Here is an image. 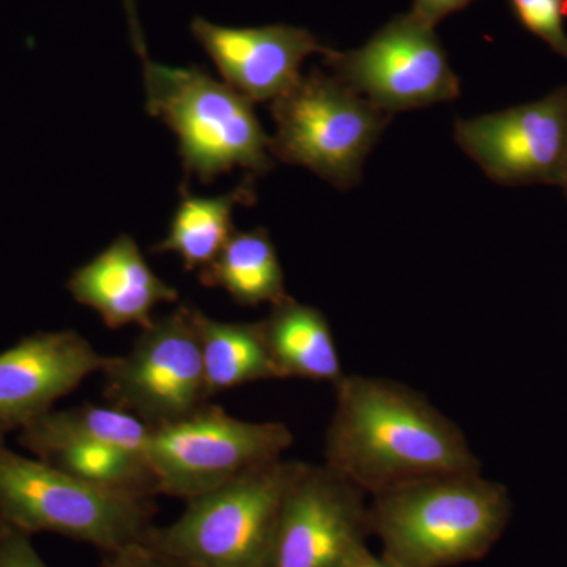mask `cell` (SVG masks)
Segmentation results:
<instances>
[{
	"label": "cell",
	"mask_w": 567,
	"mask_h": 567,
	"mask_svg": "<svg viewBox=\"0 0 567 567\" xmlns=\"http://www.w3.org/2000/svg\"><path fill=\"white\" fill-rule=\"evenodd\" d=\"M37 458L103 491L158 495V483L147 458L117 447L66 446Z\"/></svg>",
	"instance_id": "20"
},
{
	"label": "cell",
	"mask_w": 567,
	"mask_h": 567,
	"mask_svg": "<svg viewBox=\"0 0 567 567\" xmlns=\"http://www.w3.org/2000/svg\"><path fill=\"white\" fill-rule=\"evenodd\" d=\"M371 536L395 567H454L486 557L505 532L511 502L477 473L423 477L369 496Z\"/></svg>",
	"instance_id": "2"
},
{
	"label": "cell",
	"mask_w": 567,
	"mask_h": 567,
	"mask_svg": "<svg viewBox=\"0 0 567 567\" xmlns=\"http://www.w3.org/2000/svg\"><path fill=\"white\" fill-rule=\"evenodd\" d=\"M7 527H9V525H7L6 522L2 520V517H0V537H2L3 532H6Z\"/></svg>",
	"instance_id": "28"
},
{
	"label": "cell",
	"mask_w": 567,
	"mask_h": 567,
	"mask_svg": "<svg viewBox=\"0 0 567 567\" xmlns=\"http://www.w3.org/2000/svg\"><path fill=\"white\" fill-rule=\"evenodd\" d=\"M270 111L276 125L271 156L303 166L339 189L357 185L390 122V114L319 70L295 82Z\"/></svg>",
	"instance_id": "5"
},
{
	"label": "cell",
	"mask_w": 567,
	"mask_h": 567,
	"mask_svg": "<svg viewBox=\"0 0 567 567\" xmlns=\"http://www.w3.org/2000/svg\"><path fill=\"white\" fill-rule=\"evenodd\" d=\"M66 289L111 330L126 324L148 327L159 305L178 300L177 289L152 270L140 246L125 234L76 268Z\"/></svg>",
	"instance_id": "14"
},
{
	"label": "cell",
	"mask_w": 567,
	"mask_h": 567,
	"mask_svg": "<svg viewBox=\"0 0 567 567\" xmlns=\"http://www.w3.org/2000/svg\"><path fill=\"white\" fill-rule=\"evenodd\" d=\"M104 555H106L104 567H193L188 563L159 550L147 539Z\"/></svg>",
	"instance_id": "22"
},
{
	"label": "cell",
	"mask_w": 567,
	"mask_h": 567,
	"mask_svg": "<svg viewBox=\"0 0 567 567\" xmlns=\"http://www.w3.org/2000/svg\"><path fill=\"white\" fill-rule=\"evenodd\" d=\"M511 3L518 20L529 32L567 59V0H511Z\"/></svg>",
	"instance_id": "21"
},
{
	"label": "cell",
	"mask_w": 567,
	"mask_h": 567,
	"mask_svg": "<svg viewBox=\"0 0 567 567\" xmlns=\"http://www.w3.org/2000/svg\"><path fill=\"white\" fill-rule=\"evenodd\" d=\"M0 567H48L33 548L31 536L20 529L6 528L0 537Z\"/></svg>",
	"instance_id": "23"
},
{
	"label": "cell",
	"mask_w": 567,
	"mask_h": 567,
	"mask_svg": "<svg viewBox=\"0 0 567 567\" xmlns=\"http://www.w3.org/2000/svg\"><path fill=\"white\" fill-rule=\"evenodd\" d=\"M292 445L286 424L238 420L208 402L185 420L153 427L147 461L158 494L188 502L279 461Z\"/></svg>",
	"instance_id": "7"
},
{
	"label": "cell",
	"mask_w": 567,
	"mask_h": 567,
	"mask_svg": "<svg viewBox=\"0 0 567 567\" xmlns=\"http://www.w3.org/2000/svg\"><path fill=\"white\" fill-rule=\"evenodd\" d=\"M298 461L259 466L186 502L148 543L193 567H264L284 492Z\"/></svg>",
	"instance_id": "6"
},
{
	"label": "cell",
	"mask_w": 567,
	"mask_h": 567,
	"mask_svg": "<svg viewBox=\"0 0 567 567\" xmlns=\"http://www.w3.org/2000/svg\"><path fill=\"white\" fill-rule=\"evenodd\" d=\"M153 427L117 409L84 404L50 410L25 424L20 445L35 457L66 446H110L147 458Z\"/></svg>",
	"instance_id": "16"
},
{
	"label": "cell",
	"mask_w": 567,
	"mask_h": 567,
	"mask_svg": "<svg viewBox=\"0 0 567 567\" xmlns=\"http://www.w3.org/2000/svg\"><path fill=\"white\" fill-rule=\"evenodd\" d=\"M334 394L324 465L365 495L423 477L481 472L461 427L412 388L346 374Z\"/></svg>",
	"instance_id": "1"
},
{
	"label": "cell",
	"mask_w": 567,
	"mask_h": 567,
	"mask_svg": "<svg viewBox=\"0 0 567 567\" xmlns=\"http://www.w3.org/2000/svg\"><path fill=\"white\" fill-rule=\"evenodd\" d=\"M559 182H561L563 185H565V188L567 189V159H566L565 167H563V173H561V177H559Z\"/></svg>",
	"instance_id": "27"
},
{
	"label": "cell",
	"mask_w": 567,
	"mask_h": 567,
	"mask_svg": "<svg viewBox=\"0 0 567 567\" xmlns=\"http://www.w3.org/2000/svg\"><path fill=\"white\" fill-rule=\"evenodd\" d=\"M344 567H395L391 565L388 559L383 558L382 555L372 554L369 547L365 546L360 548L357 554L353 555L349 561L346 563Z\"/></svg>",
	"instance_id": "26"
},
{
	"label": "cell",
	"mask_w": 567,
	"mask_h": 567,
	"mask_svg": "<svg viewBox=\"0 0 567 567\" xmlns=\"http://www.w3.org/2000/svg\"><path fill=\"white\" fill-rule=\"evenodd\" d=\"M262 322L265 342L279 380L336 383L344 377L330 322L322 311L287 295Z\"/></svg>",
	"instance_id": "15"
},
{
	"label": "cell",
	"mask_w": 567,
	"mask_h": 567,
	"mask_svg": "<svg viewBox=\"0 0 567 567\" xmlns=\"http://www.w3.org/2000/svg\"><path fill=\"white\" fill-rule=\"evenodd\" d=\"M145 107L173 130L186 177L210 183L235 167L254 175L274 167L270 136L252 103L199 66L144 62Z\"/></svg>",
	"instance_id": "3"
},
{
	"label": "cell",
	"mask_w": 567,
	"mask_h": 567,
	"mask_svg": "<svg viewBox=\"0 0 567 567\" xmlns=\"http://www.w3.org/2000/svg\"><path fill=\"white\" fill-rule=\"evenodd\" d=\"M369 537L368 495L330 466L298 462L264 567H344Z\"/></svg>",
	"instance_id": "10"
},
{
	"label": "cell",
	"mask_w": 567,
	"mask_h": 567,
	"mask_svg": "<svg viewBox=\"0 0 567 567\" xmlns=\"http://www.w3.org/2000/svg\"><path fill=\"white\" fill-rule=\"evenodd\" d=\"M256 200L251 182L241 183L221 196H193L183 192L166 237L153 248L181 257L185 270H203L223 251L235 234L234 212Z\"/></svg>",
	"instance_id": "18"
},
{
	"label": "cell",
	"mask_w": 567,
	"mask_h": 567,
	"mask_svg": "<svg viewBox=\"0 0 567 567\" xmlns=\"http://www.w3.org/2000/svg\"><path fill=\"white\" fill-rule=\"evenodd\" d=\"M104 398L151 427L177 423L210 402L193 306L155 317L128 353L110 357Z\"/></svg>",
	"instance_id": "8"
},
{
	"label": "cell",
	"mask_w": 567,
	"mask_h": 567,
	"mask_svg": "<svg viewBox=\"0 0 567 567\" xmlns=\"http://www.w3.org/2000/svg\"><path fill=\"white\" fill-rule=\"evenodd\" d=\"M475 0H415L412 13L424 24L435 28L436 22L445 20L450 14L464 10Z\"/></svg>",
	"instance_id": "24"
},
{
	"label": "cell",
	"mask_w": 567,
	"mask_h": 567,
	"mask_svg": "<svg viewBox=\"0 0 567 567\" xmlns=\"http://www.w3.org/2000/svg\"><path fill=\"white\" fill-rule=\"evenodd\" d=\"M199 282L226 290L235 303L251 308L287 297L278 251L265 229L235 230L216 259L199 270Z\"/></svg>",
	"instance_id": "19"
},
{
	"label": "cell",
	"mask_w": 567,
	"mask_h": 567,
	"mask_svg": "<svg viewBox=\"0 0 567 567\" xmlns=\"http://www.w3.org/2000/svg\"><path fill=\"white\" fill-rule=\"evenodd\" d=\"M189 29L224 82L251 103L274 102L303 76L301 63L309 55L330 51L295 25L227 28L197 17Z\"/></svg>",
	"instance_id": "13"
},
{
	"label": "cell",
	"mask_w": 567,
	"mask_h": 567,
	"mask_svg": "<svg viewBox=\"0 0 567 567\" xmlns=\"http://www.w3.org/2000/svg\"><path fill=\"white\" fill-rule=\"evenodd\" d=\"M122 3L123 9H125L126 21H128L134 50L141 55L142 62L148 61L144 32H142L140 17H137L136 0H122Z\"/></svg>",
	"instance_id": "25"
},
{
	"label": "cell",
	"mask_w": 567,
	"mask_h": 567,
	"mask_svg": "<svg viewBox=\"0 0 567 567\" xmlns=\"http://www.w3.org/2000/svg\"><path fill=\"white\" fill-rule=\"evenodd\" d=\"M454 140L492 181L559 182L567 159V89L513 110L458 118Z\"/></svg>",
	"instance_id": "11"
},
{
	"label": "cell",
	"mask_w": 567,
	"mask_h": 567,
	"mask_svg": "<svg viewBox=\"0 0 567 567\" xmlns=\"http://www.w3.org/2000/svg\"><path fill=\"white\" fill-rule=\"evenodd\" d=\"M110 357L73 330L40 331L0 352V435L50 412Z\"/></svg>",
	"instance_id": "12"
},
{
	"label": "cell",
	"mask_w": 567,
	"mask_h": 567,
	"mask_svg": "<svg viewBox=\"0 0 567 567\" xmlns=\"http://www.w3.org/2000/svg\"><path fill=\"white\" fill-rule=\"evenodd\" d=\"M155 513L153 496L93 487L14 453L0 436V517L11 528L54 533L112 554L147 539Z\"/></svg>",
	"instance_id": "4"
},
{
	"label": "cell",
	"mask_w": 567,
	"mask_h": 567,
	"mask_svg": "<svg viewBox=\"0 0 567 567\" xmlns=\"http://www.w3.org/2000/svg\"><path fill=\"white\" fill-rule=\"evenodd\" d=\"M333 76L380 111L420 110L461 95V82L434 28L410 13L383 25L364 47L323 55Z\"/></svg>",
	"instance_id": "9"
},
{
	"label": "cell",
	"mask_w": 567,
	"mask_h": 567,
	"mask_svg": "<svg viewBox=\"0 0 567 567\" xmlns=\"http://www.w3.org/2000/svg\"><path fill=\"white\" fill-rule=\"evenodd\" d=\"M208 398L262 380H279L262 322H219L193 306Z\"/></svg>",
	"instance_id": "17"
}]
</instances>
